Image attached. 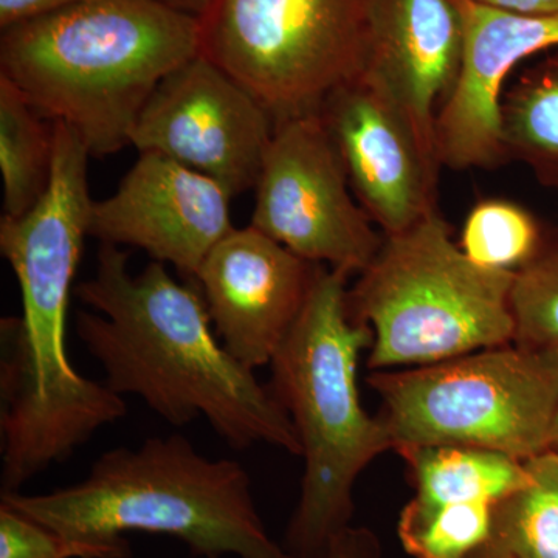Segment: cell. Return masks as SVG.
<instances>
[{
	"label": "cell",
	"instance_id": "6da1fadb",
	"mask_svg": "<svg viewBox=\"0 0 558 558\" xmlns=\"http://www.w3.org/2000/svg\"><path fill=\"white\" fill-rule=\"evenodd\" d=\"M49 189L22 216L0 219V252L21 290V317L0 323L2 488L20 490L68 461L105 425L126 416L123 396L87 379L68 355L70 292L94 199L89 150L64 121H54Z\"/></svg>",
	"mask_w": 558,
	"mask_h": 558
},
{
	"label": "cell",
	"instance_id": "7a4b0ae2",
	"mask_svg": "<svg viewBox=\"0 0 558 558\" xmlns=\"http://www.w3.org/2000/svg\"><path fill=\"white\" fill-rule=\"evenodd\" d=\"M75 295L92 310L76 312V336L113 392L174 427L205 417L231 449L267 444L301 457L288 411L219 343L196 284H179L159 260L131 274L130 253L102 244Z\"/></svg>",
	"mask_w": 558,
	"mask_h": 558
},
{
	"label": "cell",
	"instance_id": "3957f363",
	"mask_svg": "<svg viewBox=\"0 0 558 558\" xmlns=\"http://www.w3.org/2000/svg\"><path fill=\"white\" fill-rule=\"evenodd\" d=\"M201 44V17L160 0H83L2 31L0 76L105 157L131 145L150 95Z\"/></svg>",
	"mask_w": 558,
	"mask_h": 558
},
{
	"label": "cell",
	"instance_id": "277c9868",
	"mask_svg": "<svg viewBox=\"0 0 558 558\" xmlns=\"http://www.w3.org/2000/svg\"><path fill=\"white\" fill-rule=\"evenodd\" d=\"M0 505L92 542L135 531L178 538L199 558H292L264 526L244 465L204 457L182 435L117 447L80 483L50 494L2 492Z\"/></svg>",
	"mask_w": 558,
	"mask_h": 558
},
{
	"label": "cell",
	"instance_id": "5b68a950",
	"mask_svg": "<svg viewBox=\"0 0 558 558\" xmlns=\"http://www.w3.org/2000/svg\"><path fill=\"white\" fill-rule=\"evenodd\" d=\"M351 274L319 266L299 322L271 360V395L299 435L304 473L282 548L292 558H328L351 527L354 486L374 458L392 449L379 417L363 409L360 354L373 330L349 314Z\"/></svg>",
	"mask_w": 558,
	"mask_h": 558
},
{
	"label": "cell",
	"instance_id": "8992f818",
	"mask_svg": "<svg viewBox=\"0 0 558 558\" xmlns=\"http://www.w3.org/2000/svg\"><path fill=\"white\" fill-rule=\"evenodd\" d=\"M513 279L473 263L439 208L385 236L348 292L349 314L373 330L369 368L435 365L513 343Z\"/></svg>",
	"mask_w": 558,
	"mask_h": 558
},
{
	"label": "cell",
	"instance_id": "52a82bcc",
	"mask_svg": "<svg viewBox=\"0 0 558 558\" xmlns=\"http://www.w3.org/2000/svg\"><path fill=\"white\" fill-rule=\"evenodd\" d=\"M392 449L470 447L527 462L550 447L558 349L502 344L405 371H374Z\"/></svg>",
	"mask_w": 558,
	"mask_h": 558
},
{
	"label": "cell",
	"instance_id": "ba28073f",
	"mask_svg": "<svg viewBox=\"0 0 558 558\" xmlns=\"http://www.w3.org/2000/svg\"><path fill=\"white\" fill-rule=\"evenodd\" d=\"M201 27V53L275 123L318 113L365 72L368 0H216Z\"/></svg>",
	"mask_w": 558,
	"mask_h": 558
},
{
	"label": "cell",
	"instance_id": "9c48e42d",
	"mask_svg": "<svg viewBox=\"0 0 558 558\" xmlns=\"http://www.w3.org/2000/svg\"><path fill=\"white\" fill-rule=\"evenodd\" d=\"M250 226L300 258L362 274L385 236L360 207L318 113L275 123Z\"/></svg>",
	"mask_w": 558,
	"mask_h": 558
},
{
	"label": "cell",
	"instance_id": "30bf717a",
	"mask_svg": "<svg viewBox=\"0 0 558 558\" xmlns=\"http://www.w3.org/2000/svg\"><path fill=\"white\" fill-rule=\"evenodd\" d=\"M274 131L266 108L199 53L154 90L131 145L208 175L234 197L255 190Z\"/></svg>",
	"mask_w": 558,
	"mask_h": 558
},
{
	"label": "cell",
	"instance_id": "8fae6325",
	"mask_svg": "<svg viewBox=\"0 0 558 558\" xmlns=\"http://www.w3.org/2000/svg\"><path fill=\"white\" fill-rule=\"evenodd\" d=\"M319 116L355 199L384 236L438 209L439 163L422 149L409 117L379 80L363 72L332 92Z\"/></svg>",
	"mask_w": 558,
	"mask_h": 558
},
{
	"label": "cell",
	"instance_id": "7c38bea8",
	"mask_svg": "<svg viewBox=\"0 0 558 558\" xmlns=\"http://www.w3.org/2000/svg\"><path fill=\"white\" fill-rule=\"evenodd\" d=\"M231 194L219 182L156 153H140L116 193L94 201L89 236L145 250L191 284L216 245L234 230Z\"/></svg>",
	"mask_w": 558,
	"mask_h": 558
},
{
	"label": "cell",
	"instance_id": "4fadbf2b",
	"mask_svg": "<svg viewBox=\"0 0 558 558\" xmlns=\"http://www.w3.org/2000/svg\"><path fill=\"white\" fill-rule=\"evenodd\" d=\"M319 266L248 226L208 253L194 284L220 343L255 371L270 365L299 322Z\"/></svg>",
	"mask_w": 558,
	"mask_h": 558
},
{
	"label": "cell",
	"instance_id": "5bb4252c",
	"mask_svg": "<svg viewBox=\"0 0 558 558\" xmlns=\"http://www.w3.org/2000/svg\"><path fill=\"white\" fill-rule=\"evenodd\" d=\"M464 24L461 72L436 120L440 168L497 170L508 163L499 108L521 61L558 47V14L524 16L487 3L457 0Z\"/></svg>",
	"mask_w": 558,
	"mask_h": 558
},
{
	"label": "cell",
	"instance_id": "9a60e30c",
	"mask_svg": "<svg viewBox=\"0 0 558 558\" xmlns=\"http://www.w3.org/2000/svg\"><path fill=\"white\" fill-rule=\"evenodd\" d=\"M462 58L464 24L457 0H368L365 72L387 87L422 149L438 163L436 120Z\"/></svg>",
	"mask_w": 558,
	"mask_h": 558
},
{
	"label": "cell",
	"instance_id": "2e32d148",
	"mask_svg": "<svg viewBox=\"0 0 558 558\" xmlns=\"http://www.w3.org/2000/svg\"><path fill=\"white\" fill-rule=\"evenodd\" d=\"M409 464L414 498L422 505L499 501L534 481L526 462L470 447H413L399 450Z\"/></svg>",
	"mask_w": 558,
	"mask_h": 558
},
{
	"label": "cell",
	"instance_id": "e0dca14e",
	"mask_svg": "<svg viewBox=\"0 0 558 558\" xmlns=\"http://www.w3.org/2000/svg\"><path fill=\"white\" fill-rule=\"evenodd\" d=\"M509 160L558 194V54L531 65L506 86L499 108Z\"/></svg>",
	"mask_w": 558,
	"mask_h": 558
},
{
	"label": "cell",
	"instance_id": "ac0fdd59",
	"mask_svg": "<svg viewBox=\"0 0 558 558\" xmlns=\"http://www.w3.org/2000/svg\"><path fill=\"white\" fill-rule=\"evenodd\" d=\"M22 92L0 76V172L3 216H22L40 201L51 179L54 128Z\"/></svg>",
	"mask_w": 558,
	"mask_h": 558
},
{
	"label": "cell",
	"instance_id": "d6986e66",
	"mask_svg": "<svg viewBox=\"0 0 558 558\" xmlns=\"http://www.w3.org/2000/svg\"><path fill=\"white\" fill-rule=\"evenodd\" d=\"M527 469L534 481L495 505L490 538L473 558H558V483Z\"/></svg>",
	"mask_w": 558,
	"mask_h": 558
},
{
	"label": "cell",
	"instance_id": "ffe728a7",
	"mask_svg": "<svg viewBox=\"0 0 558 558\" xmlns=\"http://www.w3.org/2000/svg\"><path fill=\"white\" fill-rule=\"evenodd\" d=\"M495 505L429 506L411 499L399 517L403 549L414 558H473L487 545Z\"/></svg>",
	"mask_w": 558,
	"mask_h": 558
},
{
	"label": "cell",
	"instance_id": "44dd1931",
	"mask_svg": "<svg viewBox=\"0 0 558 558\" xmlns=\"http://www.w3.org/2000/svg\"><path fill=\"white\" fill-rule=\"evenodd\" d=\"M543 240L542 227L529 209L487 197L470 208L459 247L481 267L517 271L537 255Z\"/></svg>",
	"mask_w": 558,
	"mask_h": 558
},
{
	"label": "cell",
	"instance_id": "7402d4cb",
	"mask_svg": "<svg viewBox=\"0 0 558 558\" xmlns=\"http://www.w3.org/2000/svg\"><path fill=\"white\" fill-rule=\"evenodd\" d=\"M515 339L523 347L558 349V234L515 271L512 296Z\"/></svg>",
	"mask_w": 558,
	"mask_h": 558
},
{
	"label": "cell",
	"instance_id": "603a6c76",
	"mask_svg": "<svg viewBox=\"0 0 558 558\" xmlns=\"http://www.w3.org/2000/svg\"><path fill=\"white\" fill-rule=\"evenodd\" d=\"M130 539L92 542L0 505V558H131Z\"/></svg>",
	"mask_w": 558,
	"mask_h": 558
},
{
	"label": "cell",
	"instance_id": "cb8c5ba5",
	"mask_svg": "<svg viewBox=\"0 0 558 558\" xmlns=\"http://www.w3.org/2000/svg\"><path fill=\"white\" fill-rule=\"evenodd\" d=\"M380 543L366 527H348L333 539L328 558H380Z\"/></svg>",
	"mask_w": 558,
	"mask_h": 558
},
{
	"label": "cell",
	"instance_id": "d4e9b609",
	"mask_svg": "<svg viewBox=\"0 0 558 558\" xmlns=\"http://www.w3.org/2000/svg\"><path fill=\"white\" fill-rule=\"evenodd\" d=\"M78 2L83 0H0V27L5 31L11 25Z\"/></svg>",
	"mask_w": 558,
	"mask_h": 558
},
{
	"label": "cell",
	"instance_id": "484cf974",
	"mask_svg": "<svg viewBox=\"0 0 558 558\" xmlns=\"http://www.w3.org/2000/svg\"><path fill=\"white\" fill-rule=\"evenodd\" d=\"M490 5L524 16H554L558 14V0H492Z\"/></svg>",
	"mask_w": 558,
	"mask_h": 558
},
{
	"label": "cell",
	"instance_id": "4316f807",
	"mask_svg": "<svg viewBox=\"0 0 558 558\" xmlns=\"http://www.w3.org/2000/svg\"><path fill=\"white\" fill-rule=\"evenodd\" d=\"M526 464L529 468L545 473V475L550 476V478L556 480L558 483V446L546 450L545 453L538 454V457L532 458Z\"/></svg>",
	"mask_w": 558,
	"mask_h": 558
},
{
	"label": "cell",
	"instance_id": "83f0119b",
	"mask_svg": "<svg viewBox=\"0 0 558 558\" xmlns=\"http://www.w3.org/2000/svg\"><path fill=\"white\" fill-rule=\"evenodd\" d=\"M165 5L171 7L183 13L193 14V16L202 17L216 0H160Z\"/></svg>",
	"mask_w": 558,
	"mask_h": 558
},
{
	"label": "cell",
	"instance_id": "f1b7e54d",
	"mask_svg": "<svg viewBox=\"0 0 558 558\" xmlns=\"http://www.w3.org/2000/svg\"><path fill=\"white\" fill-rule=\"evenodd\" d=\"M556 446H558V403H557V410H556V417H554L553 432H550L549 449H553V447H556Z\"/></svg>",
	"mask_w": 558,
	"mask_h": 558
},
{
	"label": "cell",
	"instance_id": "f546056e",
	"mask_svg": "<svg viewBox=\"0 0 558 558\" xmlns=\"http://www.w3.org/2000/svg\"><path fill=\"white\" fill-rule=\"evenodd\" d=\"M472 2L487 3V5H490L492 0H472Z\"/></svg>",
	"mask_w": 558,
	"mask_h": 558
}]
</instances>
